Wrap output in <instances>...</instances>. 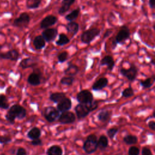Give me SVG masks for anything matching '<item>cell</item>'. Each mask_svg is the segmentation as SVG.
Masks as SVG:
<instances>
[{
  "instance_id": "27",
  "label": "cell",
  "mask_w": 155,
  "mask_h": 155,
  "mask_svg": "<svg viewBox=\"0 0 155 155\" xmlns=\"http://www.w3.org/2000/svg\"><path fill=\"white\" fill-rule=\"evenodd\" d=\"M155 81V75L153 74L151 77L147 78L144 80H141L139 81L140 85L143 88H149L153 86Z\"/></svg>"
},
{
  "instance_id": "16",
  "label": "cell",
  "mask_w": 155,
  "mask_h": 155,
  "mask_svg": "<svg viewBox=\"0 0 155 155\" xmlns=\"http://www.w3.org/2000/svg\"><path fill=\"white\" fill-rule=\"evenodd\" d=\"M72 107V102L69 97H65L59 101L56 105V109L59 112H65L69 111Z\"/></svg>"
},
{
  "instance_id": "32",
  "label": "cell",
  "mask_w": 155,
  "mask_h": 155,
  "mask_svg": "<svg viewBox=\"0 0 155 155\" xmlns=\"http://www.w3.org/2000/svg\"><path fill=\"white\" fill-rule=\"evenodd\" d=\"M42 0H27L26 7L28 9L33 10L39 8Z\"/></svg>"
},
{
  "instance_id": "28",
  "label": "cell",
  "mask_w": 155,
  "mask_h": 155,
  "mask_svg": "<svg viewBox=\"0 0 155 155\" xmlns=\"http://www.w3.org/2000/svg\"><path fill=\"white\" fill-rule=\"evenodd\" d=\"M65 97H66V94L64 92H54L50 94L49 99L53 103L58 104Z\"/></svg>"
},
{
  "instance_id": "26",
  "label": "cell",
  "mask_w": 155,
  "mask_h": 155,
  "mask_svg": "<svg viewBox=\"0 0 155 155\" xmlns=\"http://www.w3.org/2000/svg\"><path fill=\"white\" fill-rule=\"evenodd\" d=\"M46 154L47 155H62L63 151L59 145H53L47 150Z\"/></svg>"
},
{
  "instance_id": "15",
  "label": "cell",
  "mask_w": 155,
  "mask_h": 155,
  "mask_svg": "<svg viewBox=\"0 0 155 155\" xmlns=\"http://www.w3.org/2000/svg\"><path fill=\"white\" fill-rule=\"evenodd\" d=\"M38 64V59L36 58H26L21 61L19 66L22 69L35 68Z\"/></svg>"
},
{
  "instance_id": "13",
  "label": "cell",
  "mask_w": 155,
  "mask_h": 155,
  "mask_svg": "<svg viewBox=\"0 0 155 155\" xmlns=\"http://www.w3.org/2000/svg\"><path fill=\"white\" fill-rule=\"evenodd\" d=\"M20 57L19 51L16 49H12L6 52L0 51V59H7L12 61H17Z\"/></svg>"
},
{
  "instance_id": "45",
  "label": "cell",
  "mask_w": 155,
  "mask_h": 155,
  "mask_svg": "<svg viewBox=\"0 0 155 155\" xmlns=\"http://www.w3.org/2000/svg\"><path fill=\"white\" fill-rule=\"evenodd\" d=\"M155 0H148V5L150 8L154 9L155 7Z\"/></svg>"
},
{
  "instance_id": "43",
  "label": "cell",
  "mask_w": 155,
  "mask_h": 155,
  "mask_svg": "<svg viewBox=\"0 0 155 155\" xmlns=\"http://www.w3.org/2000/svg\"><path fill=\"white\" fill-rule=\"evenodd\" d=\"M113 33V30L111 29H107L105 33H104V35H103V39H106L107 38H108L111 34Z\"/></svg>"
},
{
  "instance_id": "40",
  "label": "cell",
  "mask_w": 155,
  "mask_h": 155,
  "mask_svg": "<svg viewBox=\"0 0 155 155\" xmlns=\"http://www.w3.org/2000/svg\"><path fill=\"white\" fill-rule=\"evenodd\" d=\"M30 144L33 146H41L43 145V142L40 138H38L31 140V141L30 142Z\"/></svg>"
},
{
  "instance_id": "42",
  "label": "cell",
  "mask_w": 155,
  "mask_h": 155,
  "mask_svg": "<svg viewBox=\"0 0 155 155\" xmlns=\"http://www.w3.org/2000/svg\"><path fill=\"white\" fill-rule=\"evenodd\" d=\"M142 155H153V153L151 151V150L146 147H144L142 148L141 151Z\"/></svg>"
},
{
  "instance_id": "30",
  "label": "cell",
  "mask_w": 155,
  "mask_h": 155,
  "mask_svg": "<svg viewBox=\"0 0 155 155\" xmlns=\"http://www.w3.org/2000/svg\"><path fill=\"white\" fill-rule=\"evenodd\" d=\"M70 42V39L65 33H61L58 36V39L56 41V45L58 46H63L68 44Z\"/></svg>"
},
{
  "instance_id": "18",
  "label": "cell",
  "mask_w": 155,
  "mask_h": 155,
  "mask_svg": "<svg viewBox=\"0 0 155 155\" xmlns=\"http://www.w3.org/2000/svg\"><path fill=\"white\" fill-rule=\"evenodd\" d=\"M100 65L101 66L106 65L108 70L112 71L115 66V62L113 58L111 56L106 55L101 60Z\"/></svg>"
},
{
  "instance_id": "11",
  "label": "cell",
  "mask_w": 155,
  "mask_h": 155,
  "mask_svg": "<svg viewBox=\"0 0 155 155\" xmlns=\"http://www.w3.org/2000/svg\"><path fill=\"white\" fill-rule=\"evenodd\" d=\"M76 115L72 111H67L61 113L58 118V121L61 124H71L75 122Z\"/></svg>"
},
{
  "instance_id": "4",
  "label": "cell",
  "mask_w": 155,
  "mask_h": 155,
  "mask_svg": "<svg viewBox=\"0 0 155 155\" xmlns=\"http://www.w3.org/2000/svg\"><path fill=\"white\" fill-rule=\"evenodd\" d=\"M82 149L87 154L94 153L97 149V137L96 134H89L82 145Z\"/></svg>"
},
{
  "instance_id": "9",
  "label": "cell",
  "mask_w": 155,
  "mask_h": 155,
  "mask_svg": "<svg viewBox=\"0 0 155 155\" xmlns=\"http://www.w3.org/2000/svg\"><path fill=\"white\" fill-rule=\"evenodd\" d=\"M42 73L40 69L35 68L33 72L28 75L27 78V82L32 86H38L42 83Z\"/></svg>"
},
{
  "instance_id": "48",
  "label": "cell",
  "mask_w": 155,
  "mask_h": 155,
  "mask_svg": "<svg viewBox=\"0 0 155 155\" xmlns=\"http://www.w3.org/2000/svg\"><path fill=\"white\" fill-rule=\"evenodd\" d=\"M2 47H3V46L2 45H0V51H1V49L2 48Z\"/></svg>"
},
{
  "instance_id": "31",
  "label": "cell",
  "mask_w": 155,
  "mask_h": 155,
  "mask_svg": "<svg viewBox=\"0 0 155 155\" xmlns=\"http://www.w3.org/2000/svg\"><path fill=\"white\" fill-rule=\"evenodd\" d=\"M123 141L127 145H134L138 142V137L136 135L127 134L124 137Z\"/></svg>"
},
{
  "instance_id": "47",
  "label": "cell",
  "mask_w": 155,
  "mask_h": 155,
  "mask_svg": "<svg viewBox=\"0 0 155 155\" xmlns=\"http://www.w3.org/2000/svg\"><path fill=\"white\" fill-rule=\"evenodd\" d=\"M151 64H152V65H154L155 64V63H154V59H152L151 60Z\"/></svg>"
},
{
  "instance_id": "24",
  "label": "cell",
  "mask_w": 155,
  "mask_h": 155,
  "mask_svg": "<svg viewBox=\"0 0 155 155\" xmlns=\"http://www.w3.org/2000/svg\"><path fill=\"white\" fill-rule=\"evenodd\" d=\"M108 138L105 135H101L97 139V148L100 150H105L108 147Z\"/></svg>"
},
{
  "instance_id": "33",
  "label": "cell",
  "mask_w": 155,
  "mask_h": 155,
  "mask_svg": "<svg viewBox=\"0 0 155 155\" xmlns=\"http://www.w3.org/2000/svg\"><path fill=\"white\" fill-rule=\"evenodd\" d=\"M75 78L73 76H64L60 80V83L62 85L70 86L74 82Z\"/></svg>"
},
{
  "instance_id": "5",
  "label": "cell",
  "mask_w": 155,
  "mask_h": 155,
  "mask_svg": "<svg viewBox=\"0 0 155 155\" xmlns=\"http://www.w3.org/2000/svg\"><path fill=\"white\" fill-rule=\"evenodd\" d=\"M101 34V30L97 28H90L83 31L80 36L81 41L85 44H90Z\"/></svg>"
},
{
  "instance_id": "44",
  "label": "cell",
  "mask_w": 155,
  "mask_h": 155,
  "mask_svg": "<svg viewBox=\"0 0 155 155\" xmlns=\"http://www.w3.org/2000/svg\"><path fill=\"white\" fill-rule=\"evenodd\" d=\"M148 127L150 130H151L153 131L155 130V122H154V120L149 121L148 123Z\"/></svg>"
},
{
  "instance_id": "12",
  "label": "cell",
  "mask_w": 155,
  "mask_h": 155,
  "mask_svg": "<svg viewBox=\"0 0 155 155\" xmlns=\"http://www.w3.org/2000/svg\"><path fill=\"white\" fill-rule=\"evenodd\" d=\"M58 34V30L56 28H47L44 29L41 35L45 39V42H50L54 40Z\"/></svg>"
},
{
  "instance_id": "10",
  "label": "cell",
  "mask_w": 155,
  "mask_h": 155,
  "mask_svg": "<svg viewBox=\"0 0 155 155\" xmlns=\"http://www.w3.org/2000/svg\"><path fill=\"white\" fill-rule=\"evenodd\" d=\"M76 99L77 101L81 104H89L94 100L92 93L86 89L82 90L78 93Z\"/></svg>"
},
{
  "instance_id": "29",
  "label": "cell",
  "mask_w": 155,
  "mask_h": 155,
  "mask_svg": "<svg viewBox=\"0 0 155 155\" xmlns=\"http://www.w3.org/2000/svg\"><path fill=\"white\" fill-rule=\"evenodd\" d=\"M81 12V9L79 7H78L75 9H74L73 10H72L71 12H70L69 13H68L67 15H66L65 16V19L69 21H74L75 19H76L78 18V17L79 15Z\"/></svg>"
},
{
  "instance_id": "1",
  "label": "cell",
  "mask_w": 155,
  "mask_h": 155,
  "mask_svg": "<svg viewBox=\"0 0 155 155\" xmlns=\"http://www.w3.org/2000/svg\"><path fill=\"white\" fill-rule=\"evenodd\" d=\"M27 110L26 109L19 104L13 105L8 110L5 115V119L10 124H14L15 119L19 120L23 119L26 117Z\"/></svg>"
},
{
  "instance_id": "41",
  "label": "cell",
  "mask_w": 155,
  "mask_h": 155,
  "mask_svg": "<svg viewBox=\"0 0 155 155\" xmlns=\"http://www.w3.org/2000/svg\"><path fill=\"white\" fill-rule=\"evenodd\" d=\"M16 155H28L27 151L23 147H19L15 153Z\"/></svg>"
},
{
  "instance_id": "2",
  "label": "cell",
  "mask_w": 155,
  "mask_h": 155,
  "mask_svg": "<svg viewBox=\"0 0 155 155\" xmlns=\"http://www.w3.org/2000/svg\"><path fill=\"white\" fill-rule=\"evenodd\" d=\"M98 108V102L93 100L89 104H81L76 105L74 107L76 117L78 120L85 118L89 114Z\"/></svg>"
},
{
  "instance_id": "21",
  "label": "cell",
  "mask_w": 155,
  "mask_h": 155,
  "mask_svg": "<svg viewBox=\"0 0 155 155\" xmlns=\"http://www.w3.org/2000/svg\"><path fill=\"white\" fill-rule=\"evenodd\" d=\"M76 0H62L61 5L58 10V13L60 15H63L68 11L71 5H73Z\"/></svg>"
},
{
  "instance_id": "17",
  "label": "cell",
  "mask_w": 155,
  "mask_h": 155,
  "mask_svg": "<svg viewBox=\"0 0 155 155\" xmlns=\"http://www.w3.org/2000/svg\"><path fill=\"white\" fill-rule=\"evenodd\" d=\"M108 84V79L107 78L102 77L96 80L92 85L91 88L93 91H100L107 87Z\"/></svg>"
},
{
  "instance_id": "14",
  "label": "cell",
  "mask_w": 155,
  "mask_h": 155,
  "mask_svg": "<svg viewBox=\"0 0 155 155\" xmlns=\"http://www.w3.org/2000/svg\"><path fill=\"white\" fill-rule=\"evenodd\" d=\"M58 18L53 15H49L44 18L40 22V28L45 29L54 25L58 22Z\"/></svg>"
},
{
  "instance_id": "35",
  "label": "cell",
  "mask_w": 155,
  "mask_h": 155,
  "mask_svg": "<svg viewBox=\"0 0 155 155\" xmlns=\"http://www.w3.org/2000/svg\"><path fill=\"white\" fill-rule=\"evenodd\" d=\"M134 95V91L131 86H129L128 87L125 88L122 91V96L123 97L128 98V97H132Z\"/></svg>"
},
{
  "instance_id": "8",
  "label": "cell",
  "mask_w": 155,
  "mask_h": 155,
  "mask_svg": "<svg viewBox=\"0 0 155 155\" xmlns=\"http://www.w3.org/2000/svg\"><path fill=\"white\" fill-rule=\"evenodd\" d=\"M30 22V16L27 12L21 13L13 22V26L22 29L27 27Z\"/></svg>"
},
{
  "instance_id": "6",
  "label": "cell",
  "mask_w": 155,
  "mask_h": 155,
  "mask_svg": "<svg viewBox=\"0 0 155 155\" xmlns=\"http://www.w3.org/2000/svg\"><path fill=\"white\" fill-rule=\"evenodd\" d=\"M41 113L45 119L50 123L56 121L60 114L59 111L53 106L45 107L42 109Z\"/></svg>"
},
{
  "instance_id": "46",
  "label": "cell",
  "mask_w": 155,
  "mask_h": 155,
  "mask_svg": "<svg viewBox=\"0 0 155 155\" xmlns=\"http://www.w3.org/2000/svg\"><path fill=\"white\" fill-rule=\"evenodd\" d=\"M16 149L15 148H11L10 149V150H9V153H11V154H15V153H16Z\"/></svg>"
},
{
  "instance_id": "25",
  "label": "cell",
  "mask_w": 155,
  "mask_h": 155,
  "mask_svg": "<svg viewBox=\"0 0 155 155\" xmlns=\"http://www.w3.org/2000/svg\"><path fill=\"white\" fill-rule=\"evenodd\" d=\"M27 136L31 140L39 138L41 136V130L39 127H34L28 131Z\"/></svg>"
},
{
  "instance_id": "39",
  "label": "cell",
  "mask_w": 155,
  "mask_h": 155,
  "mask_svg": "<svg viewBox=\"0 0 155 155\" xmlns=\"http://www.w3.org/2000/svg\"><path fill=\"white\" fill-rule=\"evenodd\" d=\"M12 139L9 136H4V135L0 136V143L1 144H4V145L8 144L10 142H12Z\"/></svg>"
},
{
  "instance_id": "36",
  "label": "cell",
  "mask_w": 155,
  "mask_h": 155,
  "mask_svg": "<svg viewBox=\"0 0 155 155\" xmlns=\"http://www.w3.org/2000/svg\"><path fill=\"white\" fill-rule=\"evenodd\" d=\"M68 58V53L66 51H63L59 53L57 56L58 62L59 63L65 62Z\"/></svg>"
},
{
  "instance_id": "34",
  "label": "cell",
  "mask_w": 155,
  "mask_h": 155,
  "mask_svg": "<svg viewBox=\"0 0 155 155\" xmlns=\"http://www.w3.org/2000/svg\"><path fill=\"white\" fill-rule=\"evenodd\" d=\"M9 102L7 97L2 94H0V108L7 110L9 108Z\"/></svg>"
},
{
  "instance_id": "20",
  "label": "cell",
  "mask_w": 155,
  "mask_h": 155,
  "mask_svg": "<svg viewBox=\"0 0 155 155\" xmlns=\"http://www.w3.org/2000/svg\"><path fill=\"white\" fill-rule=\"evenodd\" d=\"M79 67L71 62H69L67 67L64 70V73L67 76H73L74 77L79 72Z\"/></svg>"
},
{
  "instance_id": "23",
  "label": "cell",
  "mask_w": 155,
  "mask_h": 155,
  "mask_svg": "<svg viewBox=\"0 0 155 155\" xmlns=\"http://www.w3.org/2000/svg\"><path fill=\"white\" fill-rule=\"evenodd\" d=\"M66 29L67 31L72 35V37H74L79 31V25L78 22L71 21L67 24Z\"/></svg>"
},
{
  "instance_id": "19",
  "label": "cell",
  "mask_w": 155,
  "mask_h": 155,
  "mask_svg": "<svg viewBox=\"0 0 155 155\" xmlns=\"http://www.w3.org/2000/svg\"><path fill=\"white\" fill-rule=\"evenodd\" d=\"M112 111L108 110H102L97 115V119L102 123H108L111 120Z\"/></svg>"
},
{
  "instance_id": "22",
  "label": "cell",
  "mask_w": 155,
  "mask_h": 155,
  "mask_svg": "<svg viewBox=\"0 0 155 155\" xmlns=\"http://www.w3.org/2000/svg\"><path fill=\"white\" fill-rule=\"evenodd\" d=\"M45 41L42 35H37L33 41V45L37 50H40L45 47Z\"/></svg>"
},
{
  "instance_id": "37",
  "label": "cell",
  "mask_w": 155,
  "mask_h": 155,
  "mask_svg": "<svg viewBox=\"0 0 155 155\" xmlns=\"http://www.w3.org/2000/svg\"><path fill=\"white\" fill-rule=\"evenodd\" d=\"M118 131H119V128H118L112 127V128H110L107 130V134L108 137L111 140H113L114 139V137H115V136L116 135V134L118 133Z\"/></svg>"
},
{
  "instance_id": "3",
  "label": "cell",
  "mask_w": 155,
  "mask_h": 155,
  "mask_svg": "<svg viewBox=\"0 0 155 155\" xmlns=\"http://www.w3.org/2000/svg\"><path fill=\"white\" fill-rule=\"evenodd\" d=\"M130 35L131 32L128 27L126 25H122L112 42V49L114 50L117 44H124L130 38Z\"/></svg>"
},
{
  "instance_id": "38",
  "label": "cell",
  "mask_w": 155,
  "mask_h": 155,
  "mask_svg": "<svg viewBox=\"0 0 155 155\" xmlns=\"http://www.w3.org/2000/svg\"><path fill=\"white\" fill-rule=\"evenodd\" d=\"M128 155H139L140 150L136 146H131L128 151Z\"/></svg>"
},
{
  "instance_id": "7",
  "label": "cell",
  "mask_w": 155,
  "mask_h": 155,
  "mask_svg": "<svg viewBox=\"0 0 155 155\" xmlns=\"http://www.w3.org/2000/svg\"><path fill=\"white\" fill-rule=\"evenodd\" d=\"M120 73L125 77L128 81L133 82L137 78L139 69L134 64H131L128 68H121L119 70Z\"/></svg>"
}]
</instances>
